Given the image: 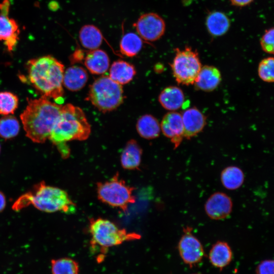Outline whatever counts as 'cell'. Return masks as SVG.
I'll return each instance as SVG.
<instances>
[{
  "instance_id": "cell-1",
  "label": "cell",
  "mask_w": 274,
  "mask_h": 274,
  "mask_svg": "<svg viewBox=\"0 0 274 274\" xmlns=\"http://www.w3.org/2000/svg\"><path fill=\"white\" fill-rule=\"evenodd\" d=\"M61 106L50 101L47 97L28 99L20 119L27 138L37 143L49 139L60 115Z\"/></svg>"
},
{
  "instance_id": "cell-2",
  "label": "cell",
  "mask_w": 274,
  "mask_h": 274,
  "mask_svg": "<svg viewBox=\"0 0 274 274\" xmlns=\"http://www.w3.org/2000/svg\"><path fill=\"white\" fill-rule=\"evenodd\" d=\"M91 133V126L83 111L71 104L61 106L59 117L49 139L56 145L62 157L70 155L66 142L87 140Z\"/></svg>"
},
{
  "instance_id": "cell-3",
  "label": "cell",
  "mask_w": 274,
  "mask_h": 274,
  "mask_svg": "<svg viewBox=\"0 0 274 274\" xmlns=\"http://www.w3.org/2000/svg\"><path fill=\"white\" fill-rule=\"evenodd\" d=\"M28 79L42 96L56 101L62 99L64 65L50 55L29 60L27 63Z\"/></svg>"
},
{
  "instance_id": "cell-4",
  "label": "cell",
  "mask_w": 274,
  "mask_h": 274,
  "mask_svg": "<svg viewBox=\"0 0 274 274\" xmlns=\"http://www.w3.org/2000/svg\"><path fill=\"white\" fill-rule=\"evenodd\" d=\"M30 205L46 213L61 212L68 214L76 210L75 203L65 191L46 185L43 181L19 196L14 202L12 209L19 211Z\"/></svg>"
},
{
  "instance_id": "cell-5",
  "label": "cell",
  "mask_w": 274,
  "mask_h": 274,
  "mask_svg": "<svg viewBox=\"0 0 274 274\" xmlns=\"http://www.w3.org/2000/svg\"><path fill=\"white\" fill-rule=\"evenodd\" d=\"M124 98L122 85L109 76H102L90 86L86 99L99 111L106 113L116 109Z\"/></svg>"
},
{
  "instance_id": "cell-6",
  "label": "cell",
  "mask_w": 274,
  "mask_h": 274,
  "mask_svg": "<svg viewBox=\"0 0 274 274\" xmlns=\"http://www.w3.org/2000/svg\"><path fill=\"white\" fill-rule=\"evenodd\" d=\"M88 229L92 245L104 249L141 238L140 234L128 232L124 228H119L112 221L100 217L90 219Z\"/></svg>"
},
{
  "instance_id": "cell-7",
  "label": "cell",
  "mask_w": 274,
  "mask_h": 274,
  "mask_svg": "<svg viewBox=\"0 0 274 274\" xmlns=\"http://www.w3.org/2000/svg\"><path fill=\"white\" fill-rule=\"evenodd\" d=\"M116 173L110 180L97 182V196L101 202L126 212L129 205L135 202L133 193L135 188L127 184Z\"/></svg>"
},
{
  "instance_id": "cell-8",
  "label": "cell",
  "mask_w": 274,
  "mask_h": 274,
  "mask_svg": "<svg viewBox=\"0 0 274 274\" xmlns=\"http://www.w3.org/2000/svg\"><path fill=\"white\" fill-rule=\"evenodd\" d=\"M175 55L170 64L173 76L180 84H193L202 67L198 53L190 46L175 49Z\"/></svg>"
},
{
  "instance_id": "cell-9",
  "label": "cell",
  "mask_w": 274,
  "mask_h": 274,
  "mask_svg": "<svg viewBox=\"0 0 274 274\" xmlns=\"http://www.w3.org/2000/svg\"><path fill=\"white\" fill-rule=\"evenodd\" d=\"M137 34L143 40L152 42L160 39L164 34L166 24L157 13L151 12L141 15L133 24Z\"/></svg>"
},
{
  "instance_id": "cell-10",
  "label": "cell",
  "mask_w": 274,
  "mask_h": 274,
  "mask_svg": "<svg viewBox=\"0 0 274 274\" xmlns=\"http://www.w3.org/2000/svg\"><path fill=\"white\" fill-rule=\"evenodd\" d=\"M190 226L183 228V234L180 239L178 249L183 262L192 267L199 263L204 255L203 247L200 241L192 233Z\"/></svg>"
},
{
  "instance_id": "cell-11",
  "label": "cell",
  "mask_w": 274,
  "mask_h": 274,
  "mask_svg": "<svg viewBox=\"0 0 274 274\" xmlns=\"http://www.w3.org/2000/svg\"><path fill=\"white\" fill-rule=\"evenodd\" d=\"M204 211L212 220H221L229 217L233 208L231 198L226 193L218 191L212 194L204 204Z\"/></svg>"
},
{
  "instance_id": "cell-12",
  "label": "cell",
  "mask_w": 274,
  "mask_h": 274,
  "mask_svg": "<svg viewBox=\"0 0 274 274\" xmlns=\"http://www.w3.org/2000/svg\"><path fill=\"white\" fill-rule=\"evenodd\" d=\"M160 125L163 134L169 139L174 144V149L177 148L184 138L181 114L176 111H170L166 113L163 116Z\"/></svg>"
},
{
  "instance_id": "cell-13",
  "label": "cell",
  "mask_w": 274,
  "mask_h": 274,
  "mask_svg": "<svg viewBox=\"0 0 274 274\" xmlns=\"http://www.w3.org/2000/svg\"><path fill=\"white\" fill-rule=\"evenodd\" d=\"M184 138L190 140L200 133L206 124V117L197 108H188L181 114Z\"/></svg>"
},
{
  "instance_id": "cell-14",
  "label": "cell",
  "mask_w": 274,
  "mask_h": 274,
  "mask_svg": "<svg viewBox=\"0 0 274 274\" xmlns=\"http://www.w3.org/2000/svg\"><path fill=\"white\" fill-rule=\"evenodd\" d=\"M222 76L218 68L213 65L202 66L193 83L197 90L211 92L216 89L221 82Z\"/></svg>"
},
{
  "instance_id": "cell-15",
  "label": "cell",
  "mask_w": 274,
  "mask_h": 274,
  "mask_svg": "<svg viewBox=\"0 0 274 274\" xmlns=\"http://www.w3.org/2000/svg\"><path fill=\"white\" fill-rule=\"evenodd\" d=\"M84 63L90 73L94 75L105 74L109 68L110 59L107 53L99 49L89 50L86 54Z\"/></svg>"
},
{
  "instance_id": "cell-16",
  "label": "cell",
  "mask_w": 274,
  "mask_h": 274,
  "mask_svg": "<svg viewBox=\"0 0 274 274\" xmlns=\"http://www.w3.org/2000/svg\"><path fill=\"white\" fill-rule=\"evenodd\" d=\"M6 13L0 15V40L3 41L9 51L16 45L19 30L16 21L8 17Z\"/></svg>"
},
{
  "instance_id": "cell-17",
  "label": "cell",
  "mask_w": 274,
  "mask_h": 274,
  "mask_svg": "<svg viewBox=\"0 0 274 274\" xmlns=\"http://www.w3.org/2000/svg\"><path fill=\"white\" fill-rule=\"evenodd\" d=\"M232 257L231 248L225 241L216 242L213 245L209 254V259L211 263L220 270L230 263Z\"/></svg>"
},
{
  "instance_id": "cell-18",
  "label": "cell",
  "mask_w": 274,
  "mask_h": 274,
  "mask_svg": "<svg viewBox=\"0 0 274 274\" xmlns=\"http://www.w3.org/2000/svg\"><path fill=\"white\" fill-rule=\"evenodd\" d=\"M185 96L182 90L179 87L170 86L163 89L158 96L161 106L170 111H176L185 103Z\"/></svg>"
},
{
  "instance_id": "cell-19",
  "label": "cell",
  "mask_w": 274,
  "mask_h": 274,
  "mask_svg": "<svg viewBox=\"0 0 274 274\" xmlns=\"http://www.w3.org/2000/svg\"><path fill=\"white\" fill-rule=\"evenodd\" d=\"M142 155V149L138 142L131 139L126 144L120 155L122 167L126 169H139Z\"/></svg>"
},
{
  "instance_id": "cell-20",
  "label": "cell",
  "mask_w": 274,
  "mask_h": 274,
  "mask_svg": "<svg viewBox=\"0 0 274 274\" xmlns=\"http://www.w3.org/2000/svg\"><path fill=\"white\" fill-rule=\"evenodd\" d=\"M88 79V74L84 68L78 65H73L64 71L63 85L69 90L77 91L84 87Z\"/></svg>"
},
{
  "instance_id": "cell-21",
  "label": "cell",
  "mask_w": 274,
  "mask_h": 274,
  "mask_svg": "<svg viewBox=\"0 0 274 274\" xmlns=\"http://www.w3.org/2000/svg\"><path fill=\"white\" fill-rule=\"evenodd\" d=\"M136 74L134 66L125 61L118 60L114 61L110 68L109 77L120 85L129 83Z\"/></svg>"
},
{
  "instance_id": "cell-22",
  "label": "cell",
  "mask_w": 274,
  "mask_h": 274,
  "mask_svg": "<svg viewBox=\"0 0 274 274\" xmlns=\"http://www.w3.org/2000/svg\"><path fill=\"white\" fill-rule=\"evenodd\" d=\"M208 32L214 37H220L225 34L229 29L230 21L223 12L214 11L209 13L206 20Z\"/></svg>"
},
{
  "instance_id": "cell-23",
  "label": "cell",
  "mask_w": 274,
  "mask_h": 274,
  "mask_svg": "<svg viewBox=\"0 0 274 274\" xmlns=\"http://www.w3.org/2000/svg\"><path fill=\"white\" fill-rule=\"evenodd\" d=\"M79 38L84 48L92 50L99 47L103 40V36L97 27L92 24H86L80 29Z\"/></svg>"
},
{
  "instance_id": "cell-24",
  "label": "cell",
  "mask_w": 274,
  "mask_h": 274,
  "mask_svg": "<svg viewBox=\"0 0 274 274\" xmlns=\"http://www.w3.org/2000/svg\"><path fill=\"white\" fill-rule=\"evenodd\" d=\"M136 128L142 138L148 140L157 138L161 131L159 121L150 114L140 117L137 121Z\"/></svg>"
},
{
  "instance_id": "cell-25",
  "label": "cell",
  "mask_w": 274,
  "mask_h": 274,
  "mask_svg": "<svg viewBox=\"0 0 274 274\" xmlns=\"http://www.w3.org/2000/svg\"><path fill=\"white\" fill-rule=\"evenodd\" d=\"M245 174L243 170L235 165L225 167L220 174V180L224 188L230 190L239 188L245 181Z\"/></svg>"
},
{
  "instance_id": "cell-26",
  "label": "cell",
  "mask_w": 274,
  "mask_h": 274,
  "mask_svg": "<svg viewBox=\"0 0 274 274\" xmlns=\"http://www.w3.org/2000/svg\"><path fill=\"white\" fill-rule=\"evenodd\" d=\"M143 40L137 34L129 32L125 33L120 42V51L123 55L132 57L136 56L141 50Z\"/></svg>"
},
{
  "instance_id": "cell-27",
  "label": "cell",
  "mask_w": 274,
  "mask_h": 274,
  "mask_svg": "<svg viewBox=\"0 0 274 274\" xmlns=\"http://www.w3.org/2000/svg\"><path fill=\"white\" fill-rule=\"evenodd\" d=\"M51 262L52 274H79L78 263L72 258L52 259Z\"/></svg>"
},
{
  "instance_id": "cell-28",
  "label": "cell",
  "mask_w": 274,
  "mask_h": 274,
  "mask_svg": "<svg viewBox=\"0 0 274 274\" xmlns=\"http://www.w3.org/2000/svg\"><path fill=\"white\" fill-rule=\"evenodd\" d=\"M20 130V124L17 118L6 115L0 119V136L5 139L15 137Z\"/></svg>"
},
{
  "instance_id": "cell-29",
  "label": "cell",
  "mask_w": 274,
  "mask_h": 274,
  "mask_svg": "<svg viewBox=\"0 0 274 274\" xmlns=\"http://www.w3.org/2000/svg\"><path fill=\"white\" fill-rule=\"evenodd\" d=\"M18 106V98L11 92H0V114H13Z\"/></svg>"
},
{
  "instance_id": "cell-30",
  "label": "cell",
  "mask_w": 274,
  "mask_h": 274,
  "mask_svg": "<svg viewBox=\"0 0 274 274\" xmlns=\"http://www.w3.org/2000/svg\"><path fill=\"white\" fill-rule=\"evenodd\" d=\"M258 74L264 82L272 83L274 81V59L273 57L263 59L258 67Z\"/></svg>"
},
{
  "instance_id": "cell-31",
  "label": "cell",
  "mask_w": 274,
  "mask_h": 274,
  "mask_svg": "<svg viewBox=\"0 0 274 274\" xmlns=\"http://www.w3.org/2000/svg\"><path fill=\"white\" fill-rule=\"evenodd\" d=\"M274 30L271 27L265 30L262 35L260 44L262 50L265 53L272 54L274 52Z\"/></svg>"
},
{
  "instance_id": "cell-32",
  "label": "cell",
  "mask_w": 274,
  "mask_h": 274,
  "mask_svg": "<svg viewBox=\"0 0 274 274\" xmlns=\"http://www.w3.org/2000/svg\"><path fill=\"white\" fill-rule=\"evenodd\" d=\"M273 261L267 259L261 261L256 269V274H273Z\"/></svg>"
},
{
  "instance_id": "cell-33",
  "label": "cell",
  "mask_w": 274,
  "mask_h": 274,
  "mask_svg": "<svg viewBox=\"0 0 274 274\" xmlns=\"http://www.w3.org/2000/svg\"><path fill=\"white\" fill-rule=\"evenodd\" d=\"M85 55L83 50L77 49L71 55V61L73 63L80 62L84 59Z\"/></svg>"
},
{
  "instance_id": "cell-34",
  "label": "cell",
  "mask_w": 274,
  "mask_h": 274,
  "mask_svg": "<svg viewBox=\"0 0 274 274\" xmlns=\"http://www.w3.org/2000/svg\"><path fill=\"white\" fill-rule=\"evenodd\" d=\"M254 0H230L231 5L237 7H243L252 3Z\"/></svg>"
},
{
  "instance_id": "cell-35",
  "label": "cell",
  "mask_w": 274,
  "mask_h": 274,
  "mask_svg": "<svg viewBox=\"0 0 274 274\" xmlns=\"http://www.w3.org/2000/svg\"><path fill=\"white\" fill-rule=\"evenodd\" d=\"M6 206V199L5 194L0 191V212L5 209Z\"/></svg>"
},
{
  "instance_id": "cell-36",
  "label": "cell",
  "mask_w": 274,
  "mask_h": 274,
  "mask_svg": "<svg viewBox=\"0 0 274 274\" xmlns=\"http://www.w3.org/2000/svg\"><path fill=\"white\" fill-rule=\"evenodd\" d=\"M1 145H0V153H1Z\"/></svg>"
},
{
  "instance_id": "cell-37",
  "label": "cell",
  "mask_w": 274,
  "mask_h": 274,
  "mask_svg": "<svg viewBox=\"0 0 274 274\" xmlns=\"http://www.w3.org/2000/svg\"><path fill=\"white\" fill-rule=\"evenodd\" d=\"M192 274H200V273H192Z\"/></svg>"
}]
</instances>
